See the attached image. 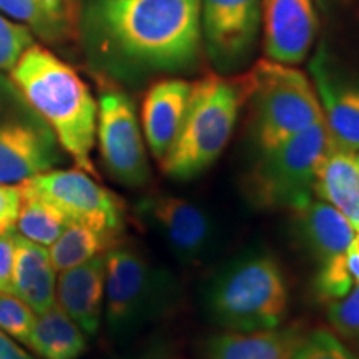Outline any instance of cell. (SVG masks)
Returning a JSON list of instances; mask_svg holds the SVG:
<instances>
[{"label":"cell","mask_w":359,"mask_h":359,"mask_svg":"<svg viewBox=\"0 0 359 359\" xmlns=\"http://www.w3.org/2000/svg\"><path fill=\"white\" fill-rule=\"evenodd\" d=\"M97 22L125 58L182 70L201 50V0H98Z\"/></svg>","instance_id":"obj_1"},{"label":"cell","mask_w":359,"mask_h":359,"mask_svg":"<svg viewBox=\"0 0 359 359\" xmlns=\"http://www.w3.org/2000/svg\"><path fill=\"white\" fill-rule=\"evenodd\" d=\"M11 79L27 102L50 125L62 150L72 156L80 170L95 175L92 150L98 105L77 72L52 52L32 45L12 69Z\"/></svg>","instance_id":"obj_2"},{"label":"cell","mask_w":359,"mask_h":359,"mask_svg":"<svg viewBox=\"0 0 359 359\" xmlns=\"http://www.w3.org/2000/svg\"><path fill=\"white\" fill-rule=\"evenodd\" d=\"M248 100V79L210 74L191 83L190 103L182 132L161 170L175 180H191L203 173L223 154L238 115Z\"/></svg>","instance_id":"obj_3"},{"label":"cell","mask_w":359,"mask_h":359,"mask_svg":"<svg viewBox=\"0 0 359 359\" xmlns=\"http://www.w3.org/2000/svg\"><path fill=\"white\" fill-rule=\"evenodd\" d=\"M206 302L213 320L226 331L271 330L288 313V283L271 255L255 251L219 269Z\"/></svg>","instance_id":"obj_4"},{"label":"cell","mask_w":359,"mask_h":359,"mask_svg":"<svg viewBox=\"0 0 359 359\" xmlns=\"http://www.w3.org/2000/svg\"><path fill=\"white\" fill-rule=\"evenodd\" d=\"M246 79L262 151L271 150L323 118L316 88L296 65L263 58Z\"/></svg>","instance_id":"obj_5"},{"label":"cell","mask_w":359,"mask_h":359,"mask_svg":"<svg viewBox=\"0 0 359 359\" xmlns=\"http://www.w3.org/2000/svg\"><path fill=\"white\" fill-rule=\"evenodd\" d=\"M327 151L325 120L286 142L262 151V160L246 178V191L258 206L298 212L313 200L314 178Z\"/></svg>","instance_id":"obj_6"},{"label":"cell","mask_w":359,"mask_h":359,"mask_svg":"<svg viewBox=\"0 0 359 359\" xmlns=\"http://www.w3.org/2000/svg\"><path fill=\"white\" fill-rule=\"evenodd\" d=\"M105 316L115 334L138 330L175 299V281L133 248L107 253Z\"/></svg>","instance_id":"obj_7"},{"label":"cell","mask_w":359,"mask_h":359,"mask_svg":"<svg viewBox=\"0 0 359 359\" xmlns=\"http://www.w3.org/2000/svg\"><path fill=\"white\" fill-rule=\"evenodd\" d=\"M60 143L12 79L0 75V183L17 185L53 170Z\"/></svg>","instance_id":"obj_8"},{"label":"cell","mask_w":359,"mask_h":359,"mask_svg":"<svg viewBox=\"0 0 359 359\" xmlns=\"http://www.w3.org/2000/svg\"><path fill=\"white\" fill-rule=\"evenodd\" d=\"M70 223L83 224L115 238L123 228V210L114 193L98 185L83 170H48L27 180Z\"/></svg>","instance_id":"obj_9"},{"label":"cell","mask_w":359,"mask_h":359,"mask_svg":"<svg viewBox=\"0 0 359 359\" xmlns=\"http://www.w3.org/2000/svg\"><path fill=\"white\" fill-rule=\"evenodd\" d=\"M97 133L102 160L111 177L127 187L145 185L150 178L147 151L133 103L125 93H102Z\"/></svg>","instance_id":"obj_10"},{"label":"cell","mask_w":359,"mask_h":359,"mask_svg":"<svg viewBox=\"0 0 359 359\" xmlns=\"http://www.w3.org/2000/svg\"><path fill=\"white\" fill-rule=\"evenodd\" d=\"M142 213L180 262L200 264L217 250V223L203 206L180 196H155L142 201Z\"/></svg>","instance_id":"obj_11"},{"label":"cell","mask_w":359,"mask_h":359,"mask_svg":"<svg viewBox=\"0 0 359 359\" xmlns=\"http://www.w3.org/2000/svg\"><path fill=\"white\" fill-rule=\"evenodd\" d=\"M262 0H201V40L212 60L230 69L253 50L262 29Z\"/></svg>","instance_id":"obj_12"},{"label":"cell","mask_w":359,"mask_h":359,"mask_svg":"<svg viewBox=\"0 0 359 359\" xmlns=\"http://www.w3.org/2000/svg\"><path fill=\"white\" fill-rule=\"evenodd\" d=\"M262 13L266 58L286 65L302 64L318 29L313 0H262Z\"/></svg>","instance_id":"obj_13"},{"label":"cell","mask_w":359,"mask_h":359,"mask_svg":"<svg viewBox=\"0 0 359 359\" xmlns=\"http://www.w3.org/2000/svg\"><path fill=\"white\" fill-rule=\"evenodd\" d=\"M191 83L180 79L151 85L142 107V125L154 158L161 163L177 142L190 103Z\"/></svg>","instance_id":"obj_14"},{"label":"cell","mask_w":359,"mask_h":359,"mask_svg":"<svg viewBox=\"0 0 359 359\" xmlns=\"http://www.w3.org/2000/svg\"><path fill=\"white\" fill-rule=\"evenodd\" d=\"M105 278L107 255H98L79 266L60 271L58 278V306L88 336L100 330Z\"/></svg>","instance_id":"obj_15"},{"label":"cell","mask_w":359,"mask_h":359,"mask_svg":"<svg viewBox=\"0 0 359 359\" xmlns=\"http://www.w3.org/2000/svg\"><path fill=\"white\" fill-rule=\"evenodd\" d=\"M313 75L327 133V151L358 154L359 87L336 83L327 75L321 58L313 64Z\"/></svg>","instance_id":"obj_16"},{"label":"cell","mask_w":359,"mask_h":359,"mask_svg":"<svg viewBox=\"0 0 359 359\" xmlns=\"http://www.w3.org/2000/svg\"><path fill=\"white\" fill-rule=\"evenodd\" d=\"M12 293L35 314L45 313L57 303L55 269L52 266L48 250L27 240L17 230Z\"/></svg>","instance_id":"obj_17"},{"label":"cell","mask_w":359,"mask_h":359,"mask_svg":"<svg viewBox=\"0 0 359 359\" xmlns=\"http://www.w3.org/2000/svg\"><path fill=\"white\" fill-rule=\"evenodd\" d=\"M299 326H276L250 333L215 336L208 344V359H290L304 338Z\"/></svg>","instance_id":"obj_18"},{"label":"cell","mask_w":359,"mask_h":359,"mask_svg":"<svg viewBox=\"0 0 359 359\" xmlns=\"http://www.w3.org/2000/svg\"><path fill=\"white\" fill-rule=\"evenodd\" d=\"M294 213L299 217L304 241L320 264L348 253L356 230L333 205L323 200H311Z\"/></svg>","instance_id":"obj_19"},{"label":"cell","mask_w":359,"mask_h":359,"mask_svg":"<svg viewBox=\"0 0 359 359\" xmlns=\"http://www.w3.org/2000/svg\"><path fill=\"white\" fill-rule=\"evenodd\" d=\"M27 346L43 359H79L87 349L85 333L55 303L37 314Z\"/></svg>","instance_id":"obj_20"},{"label":"cell","mask_w":359,"mask_h":359,"mask_svg":"<svg viewBox=\"0 0 359 359\" xmlns=\"http://www.w3.org/2000/svg\"><path fill=\"white\" fill-rule=\"evenodd\" d=\"M0 11L25 22L48 40L70 37L77 27L79 0H0Z\"/></svg>","instance_id":"obj_21"},{"label":"cell","mask_w":359,"mask_h":359,"mask_svg":"<svg viewBox=\"0 0 359 359\" xmlns=\"http://www.w3.org/2000/svg\"><path fill=\"white\" fill-rule=\"evenodd\" d=\"M314 196L341 213L359 201V155L326 151L314 178Z\"/></svg>","instance_id":"obj_22"},{"label":"cell","mask_w":359,"mask_h":359,"mask_svg":"<svg viewBox=\"0 0 359 359\" xmlns=\"http://www.w3.org/2000/svg\"><path fill=\"white\" fill-rule=\"evenodd\" d=\"M22 193V205L19 218H17L15 230L42 246H50L62 231L69 226L70 222L53 206L50 201L45 200L40 193L24 182L17 183Z\"/></svg>","instance_id":"obj_23"},{"label":"cell","mask_w":359,"mask_h":359,"mask_svg":"<svg viewBox=\"0 0 359 359\" xmlns=\"http://www.w3.org/2000/svg\"><path fill=\"white\" fill-rule=\"evenodd\" d=\"M114 241L115 238L90 230L83 224L70 223L50 245L48 257L55 271H65L103 255V251L109 250Z\"/></svg>","instance_id":"obj_24"},{"label":"cell","mask_w":359,"mask_h":359,"mask_svg":"<svg viewBox=\"0 0 359 359\" xmlns=\"http://www.w3.org/2000/svg\"><path fill=\"white\" fill-rule=\"evenodd\" d=\"M290 359H359L338 336L327 330L306 334Z\"/></svg>","instance_id":"obj_25"},{"label":"cell","mask_w":359,"mask_h":359,"mask_svg":"<svg viewBox=\"0 0 359 359\" xmlns=\"http://www.w3.org/2000/svg\"><path fill=\"white\" fill-rule=\"evenodd\" d=\"M35 314L27 304L13 293L0 291V330L11 338L27 344L32 331Z\"/></svg>","instance_id":"obj_26"},{"label":"cell","mask_w":359,"mask_h":359,"mask_svg":"<svg viewBox=\"0 0 359 359\" xmlns=\"http://www.w3.org/2000/svg\"><path fill=\"white\" fill-rule=\"evenodd\" d=\"M354 280L349 273L346 255L327 259L320 264V271L316 276V290L321 298L336 302L344 298L353 290Z\"/></svg>","instance_id":"obj_27"},{"label":"cell","mask_w":359,"mask_h":359,"mask_svg":"<svg viewBox=\"0 0 359 359\" xmlns=\"http://www.w3.org/2000/svg\"><path fill=\"white\" fill-rule=\"evenodd\" d=\"M34 45V37L25 25L13 24L0 15V70H12Z\"/></svg>","instance_id":"obj_28"},{"label":"cell","mask_w":359,"mask_h":359,"mask_svg":"<svg viewBox=\"0 0 359 359\" xmlns=\"http://www.w3.org/2000/svg\"><path fill=\"white\" fill-rule=\"evenodd\" d=\"M327 318L341 336L359 341V285L354 286L344 298L330 304Z\"/></svg>","instance_id":"obj_29"},{"label":"cell","mask_w":359,"mask_h":359,"mask_svg":"<svg viewBox=\"0 0 359 359\" xmlns=\"http://www.w3.org/2000/svg\"><path fill=\"white\" fill-rule=\"evenodd\" d=\"M22 205L19 185L0 183V233L15 228Z\"/></svg>","instance_id":"obj_30"},{"label":"cell","mask_w":359,"mask_h":359,"mask_svg":"<svg viewBox=\"0 0 359 359\" xmlns=\"http://www.w3.org/2000/svg\"><path fill=\"white\" fill-rule=\"evenodd\" d=\"M15 258V228L0 233V291L12 293V271Z\"/></svg>","instance_id":"obj_31"},{"label":"cell","mask_w":359,"mask_h":359,"mask_svg":"<svg viewBox=\"0 0 359 359\" xmlns=\"http://www.w3.org/2000/svg\"><path fill=\"white\" fill-rule=\"evenodd\" d=\"M0 359H34L0 330Z\"/></svg>","instance_id":"obj_32"},{"label":"cell","mask_w":359,"mask_h":359,"mask_svg":"<svg viewBox=\"0 0 359 359\" xmlns=\"http://www.w3.org/2000/svg\"><path fill=\"white\" fill-rule=\"evenodd\" d=\"M346 259H348L349 273H351L354 280V285H359V233L354 236L353 243L349 245Z\"/></svg>","instance_id":"obj_33"}]
</instances>
